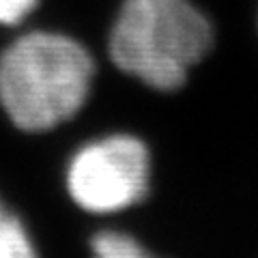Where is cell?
Returning <instances> with one entry per match:
<instances>
[{"instance_id": "cell-1", "label": "cell", "mask_w": 258, "mask_h": 258, "mask_svg": "<svg viewBox=\"0 0 258 258\" xmlns=\"http://www.w3.org/2000/svg\"><path fill=\"white\" fill-rule=\"evenodd\" d=\"M95 60L69 35L28 32L0 54V108L26 134L64 125L86 106Z\"/></svg>"}, {"instance_id": "cell-2", "label": "cell", "mask_w": 258, "mask_h": 258, "mask_svg": "<svg viewBox=\"0 0 258 258\" xmlns=\"http://www.w3.org/2000/svg\"><path fill=\"white\" fill-rule=\"evenodd\" d=\"M211 20L191 0H125L110 30V58L144 86L172 93L213 47Z\"/></svg>"}, {"instance_id": "cell-3", "label": "cell", "mask_w": 258, "mask_h": 258, "mask_svg": "<svg viewBox=\"0 0 258 258\" xmlns=\"http://www.w3.org/2000/svg\"><path fill=\"white\" fill-rule=\"evenodd\" d=\"M151 149L138 136L110 134L71 155L64 185L74 205L93 215L127 211L151 194Z\"/></svg>"}, {"instance_id": "cell-4", "label": "cell", "mask_w": 258, "mask_h": 258, "mask_svg": "<svg viewBox=\"0 0 258 258\" xmlns=\"http://www.w3.org/2000/svg\"><path fill=\"white\" fill-rule=\"evenodd\" d=\"M91 258H159L123 230H101L91 239Z\"/></svg>"}, {"instance_id": "cell-5", "label": "cell", "mask_w": 258, "mask_h": 258, "mask_svg": "<svg viewBox=\"0 0 258 258\" xmlns=\"http://www.w3.org/2000/svg\"><path fill=\"white\" fill-rule=\"evenodd\" d=\"M0 258H39L26 224L11 211L0 222Z\"/></svg>"}, {"instance_id": "cell-6", "label": "cell", "mask_w": 258, "mask_h": 258, "mask_svg": "<svg viewBox=\"0 0 258 258\" xmlns=\"http://www.w3.org/2000/svg\"><path fill=\"white\" fill-rule=\"evenodd\" d=\"M39 0H0V24L18 26L35 11Z\"/></svg>"}, {"instance_id": "cell-7", "label": "cell", "mask_w": 258, "mask_h": 258, "mask_svg": "<svg viewBox=\"0 0 258 258\" xmlns=\"http://www.w3.org/2000/svg\"><path fill=\"white\" fill-rule=\"evenodd\" d=\"M7 213H9V211H7V209H5V205H3V200H0V222H3L5 220V215Z\"/></svg>"}]
</instances>
